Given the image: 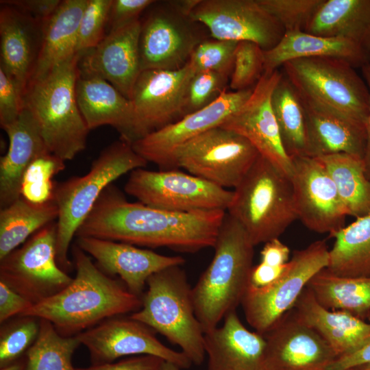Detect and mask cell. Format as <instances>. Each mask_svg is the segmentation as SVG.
Listing matches in <instances>:
<instances>
[{"label": "cell", "instance_id": "1", "mask_svg": "<svg viewBox=\"0 0 370 370\" xmlns=\"http://www.w3.org/2000/svg\"><path fill=\"white\" fill-rule=\"evenodd\" d=\"M225 213L223 210L175 212L130 202L110 184L75 236L194 253L214 247Z\"/></svg>", "mask_w": 370, "mask_h": 370}, {"label": "cell", "instance_id": "2", "mask_svg": "<svg viewBox=\"0 0 370 370\" xmlns=\"http://www.w3.org/2000/svg\"><path fill=\"white\" fill-rule=\"evenodd\" d=\"M72 255L76 275L71 282L33 304L21 317L44 319L61 335L72 336L105 320L133 313L141 308V297L104 273L76 244Z\"/></svg>", "mask_w": 370, "mask_h": 370}, {"label": "cell", "instance_id": "3", "mask_svg": "<svg viewBox=\"0 0 370 370\" xmlns=\"http://www.w3.org/2000/svg\"><path fill=\"white\" fill-rule=\"evenodd\" d=\"M254 247L243 226L226 212L213 258L192 288L195 313L204 334L218 327L241 304L249 286Z\"/></svg>", "mask_w": 370, "mask_h": 370}, {"label": "cell", "instance_id": "4", "mask_svg": "<svg viewBox=\"0 0 370 370\" xmlns=\"http://www.w3.org/2000/svg\"><path fill=\"white\" fill-rule=\"evenodd\" d=\"M82 53L74 54L30 82L24 96L25 108L32 114L47 149L64 161L73 160L86 148L90 131L75 92Z\"/></svg>", "mask_w": 370, "mask_h": 370}, {"label": "cell", "instance_id": "5", "mask_svg": "<svg viewBox=\"0 0 370 370\" xmlns=\"http://www.w3.org/2000/svg\"><path fill=\"white\" fill-rule=\"evenodd\" d=\"M148 162L132 144L120 139L103 149L84 175L56 183L53 200L58 209L56 260L66 271L72 267L69 250L73 237L103 190L123 175L145 168Z\"/></svg>", "mask_w": 370, "mask_h": 370}, {"label": "cell", "instance_id": "6", "mask_svg": "<svg viewBox=\"0 0 370 370\" xmlns=\"http://www.w3.org/2000/svg\"><path fill=\"white\" fill-rule=\"evenodd\" d=\"M141 308L130 318L177 345L190 362L201 365L205 356L204 332L194 309L190 288L181 265L151 275Z\"/></svg>", "mask_w": 370, "mask_h": 370}, {"label": "cell", "instance_id": "7", "mask_svg": "<svg viewBox=\"0 0 370 370\" xmlns=\"http://www.w3.org/2000/svg\"><path fill=\"white\" fill-rule=\"evenodd\" d=\"M233 191L227 213L254 246L279 238L297 219L290 177L260 155Z\"/></svg>", "mask_w": 370, "mask_h": 370}, {"label": "cell", "instance_id": "8", "mask_svg": "<svg viewBox=\"0 0 370 370\" xmlns=\"http://www.w3.org/2000/svg\"><path fill=\"white\" fill-rule=\"evenodd\" d=\"M282 66L284 75L304 101L366 127L369 89L350 64L332 58L313 57L290 60Z\"/></svg>", "mask_w": 370, "mask_h": 370}, {"label": "cell", "instance_id": "9", "mask_svg": "<svg viewBox=\"0 0 370 370\" xmlns=\"http://www.w3.org/2000/svg\"><path fill=\"white\" fill-rule=\"evenodd\" d=\"M259 155L243 136L216 127L177 147L171 165L172 169L183 168L219 187L234 189Z\"/></svg>", "mask_w": 370, "mask_h": 370}, {"label": "cell", "instance_id": "10", "mask_svg": "<svg viewBox=\"0 0 370 370\" xmlns=\"http://www.w3.org/2000/svg\"><path fill=\"white\" fill-rule=\"evenodd\" d=\"M130 173L125 193L138 202L164 210L226 212L234 197L233 190L177 169L154 171L139 168Z\"/></svg>", "mask_w": 370, "mask_h": 370}, {"label": "cell", "instance_id": "11", "mask_svg": "<svg viewBox=\"0 0 370 370\" xmlns=\"http://www.w3.org/2000/svg\"><path fill=\"white\" fill-rule=\"evenodd\" d=\"M329 250L325 241H316L294 251L286 271L273 283L248 286L241 304L249 325L264 334L292 310L311 278L328 267Z\"/></svg>", "mask_w": 370, "mask_h": 370}, {"label": "cell", "instance_id": "12", "mask_svg": "<svg viewBox=\"0 0 370 370\" xmlns=\"http://www.w3.org/2000/svg\"><path fill=\"white\" fill-rule=\"evenodd\" d=\"M56 234L53 221L0 260V281L33 304L58 293L73 280L57 262Z\"/></svg>", "mask_w": 370, "mask_h": 370}, {"label": "cell", "instance_id": "13", "mask_svg": "<svg viewBox=\"0 0 370 370\" xmlns=\"http://www.w3.org/2000/svg\"><path fill=\"white\" fill-rule=\"evenodd\" d=\"M140 21L139 55L141 71L176 70L184 66L202 41L196 24L180 1L152 7Z\"/></svg>", "mask_w": 370, "mask_h": 370}, {"label": "cell", "instance_id": "14", "mask_svg": "<svg viewBox=\"0 0 370 370\" xmlns=\"http://www.w3.org/2000/svg\"><path fill=\"white\" fill-rule=\"evenodd\" d=\"M195 73L189 61L176 70L140 72L131 99L134 109L131 144L184 116L188 87Z\"/></svg>", "mask_w": 370, "mask_h": 370}, {"label": "cell", "instance_id": "15", "mask_svg": "<svg viewBox=\"0 0 370 370\" xmlns=\"http://www.w3.org/2000/svg\"><path fill=\"white\" fill-rule=\"evenodd\" d=\"M189 16L205 25L214 39L250 41L264 51L274 47L285 33L258 0H197Z\"/></svg>", "mask_w": 370, "mask_h": 370}, {"label": "cell", "instance_id": "16", "mask_svg": "<svg viewBox=\"0 0 370 370\" xmlns=\"http://www.w3.org/2000/svg\"><path fill=\"white\" fill-rule=\"evenodd\" d=\"M290 180L297 219L308 230L331 237L345 227L348 216L336 187L316 158H291Z\"/></svg>", "mask_w": 370, "mask_h": 370}, {"label": "cell", "instance_id": "17", "mask_svg": "<svg viewBox=\"0 0 370 370\" xmlns=\"http://www.w3.org/2000/svg\"><path fill=\"white\" fill-rule=\"evenodd\" d=\"M154 331L128 318L115 317L102 321L77 335L88 349L92 365L112 362L127 356L151 355L188 369L192 362L182 352L162 343Z\"/></svg>", "mask_w": 370, "mask_h": 370}, {"label": "cell", "instance_id": "18", "mask_svg": "<svg viewBox=\"0 0 370 370\" xmlns=\"http://www.w3.org/2000/svg\"><path fill=\"white\" fill-rule=\"evenodd\" d=\"M252 90H225L204 108L134 141L132 146L138 155L158 165L160 170L172 169L171 159L177 147L212 128L220 127L247 100Z\"/></svg>", "mask_w": 370, "mask_h": 370}, {"label": "cell", "instance_id": "19", "mask_svg": "<svg viewBox=\"0 0 370 370\" xmlns=\"http://www.w3.org/2000/svg\"><path fill=\"white\" fill-rule=\"evenodd\" d=\"M282 75L264 72L247 100L220 127L245 138L258 153L290 177L292 159L286 153L272 110V92Z\"/></svg>", "mask_w": 370, "mask_h": 370}, {"label": "cell", "instance_id": "20", "mask_svg": "<svg viewBox=\"0 0 370 370\" xmlns=\"http://www.w3.org/2000/svg\"><path fill=\"white\" fill-rule=\"evenodd\" d=\"M265 370H326L337 358L328 343L292 310L262 334Z\"/></svg>", "mask_w": 370, "mask_h": 370}, {"label": "cell", "instance_id": "21", "mask_svg": "<svg viewBox=\"0 0 370 370\" xmlns=\"http://www.w3.org/2000/svg\"><path fill=\"white\" fill-rule=\"evenodd\" d=\"M140 32V19L108 32L95 47L82 53L79 71L103 78L131 100L141 72Z\"/></svg>", "mask_w": 370, "mask_h": 370}, {"label": "cell", "instance_id": "22", "mask_svg": "<svg viewBox=\"0 0 370 370\" xmlns=\"http://www.w3.org/2000/svg\"><path fill=\"white\" fill-rule=\"evenodd\" d=\"M75 244L97 261L100 269L118 275L125 287L139 297L151 275L185 262L179 256L162 255L131 244L94 237H77Z\"/></svg>", "mask_w": 370, "mask_h": 370}, {"label": "cell", "instance_id": "23", "mask_svg": "<svg viewBox=\"0 0 370 370\" xmlns=\"http://www.w3.org/2000/svg\"><path fill=\"white\" fill-rule=\"evenodd\" d=\"M44 24L13 6L1 4L0 66L24 92L40 53Z\"/></svg>", "mask_w": 370, "mask_h": 370}, {"label": "cell", "instance_id": "24", "mask_svg": "<svg viewBox=\"0 0 370 370\" xmlns=\"http://www.w3.org/2000/svg\"><path fill=\"white\" fill-rule=\"evenodd\" d=\"M207 370H265L266 341L247 330L236 310L228 313L223 324L204 334Z\"/></svg>", "mask_w": 370, "mask_h": 370}, {"label": "cell", "instance_id": "25", "mask_svg": "<svg viewBox=\"0 0 370 370\" xmlns=\"http://www.w3.org/2000/svg\"><path fill=\"white\" fill-rule=\"evenodd\" d=\"M292 311L298 320L314 330L328 343L337 358L370 342V322L347 312L323 307L308 286Z\"/></svg>", "mask_w": 370, "mask_h": 370}, {"label": "cell", "instance_id": "26", "mask_svg": "<svg viewBox=\"0 0 370 370\" xmlns=\"http://www.w3.org/2000/svg\"><path fill=\"white\" fill-rule=\"evenodd\" d=\"M301 101L306 120L305 156L317 158L345 153L364 160L365 125Z\"/></svg>", "mask_w": 370, "mask_h": 370}, {"label": "cell", "instance_id": "27", "mask_svg": "<svg viewBox=\"0 0 370 370\" xmlns=\"http://www.w3.org/2000/svg\"><path fill=\"white\" fill-rule=\"evenodd\" d=\"M75 92L80 112L90 130L110 125L119 132L120 139L130 143L134 109L130 99L103 78L79 70Z\"/></svg>", "mask_w": 370, "mask_h": 370}, {"label": "cell", "instance_id": "28", "mask_svg": "<svg viewBox=\"0 0 370 370\" xmlns=\"http://www.w3.org/2000/svg\"><path fill=\"white\" fill-rule=\"evenodd\" d=\"M3 130L9 139L6 154L0 158V208L21 197L23 175L39 156L49 152L37 124L25 108L18 119Z\"/></svg>", "mask_w": 370, "mask_h": 370}, {"label": "cell", "instance_id": "29", "mask_svg": "<svg viewBox=\"0 0 370 370\" xmlns=\"http://www.w3.org/2000/svg\"><path fill=\"white\" fill-rule=\"evenodd\" d=\"M264 72H273L288 61L313 57L343 60L354 68L370 64V53L349 40L304 31L286 32L272 49L264 51Z\"/></svg>", "mask_w": 370, "mask_h": 370}, {"label": "cell", "instance_id": "30", "mask_svg": "<svg viewBox=\"0 0 370 370\" xmlns=\"http://www.w3.org/2000/svg\"><path fill=\"white\" fill-rule=\"evenodd\" d=\"M304 32L345 38L370 53V0H324Z\"/></svg>", "mask_w": 370, "mask_h": 370}, {"label": "cell", "instance_id": "31", "mask_svg": "<svg viewBox=\"0 0 370 370\" xmlns=\"http://www.w3.org/2000/svg\"><path fill=\"white\" fill-rule=\"evenodd\" d=\"M86 3L87 0H63L44 24L40 53L29 84L77 53V32Z\"/></svg>", "mask_w": 370, "mask_h": 370}, {"label": "cell", "instance_id": "32", "mask_svg": "<svg viewBox=\"0 0 370 370\" xmlns=\"http://www.w3.org/2000/svg\"><path fill=\"white\" fill-rule=\"evenodd\" d=\"M307 286L328 309L347 312L362 319L370 314V276L343 277L325 268L314 275Z\"/></svg>", "mask_w": 370, "mask_h": 370}, {"label": "cell", "instance_id": "33", "mask_svg": "<svg viewBox=\"0 0 370 370\" xmlns=\"http://www.w3.org/2000/svg\"><path fill=\"white\" fill-rule=\"evenodd\" d=\"M58 217L54 200L32 203L22 197L0 210V260Z\"/></svg>", "mask_w": 370, "mask_h": 370}, {"label": "cell", "instance_id": "34", "mask_svg": "<svg viewBox=\"0 0 370 370\" xmlns=\"http://www.w3.org/2000/svg\"><path fill=\"white\" fill-rule=\"evenodd\" d=\"M316 158L333 180L348 216L357 219L370 214V180L364 160L345 153Z\"/></svg>", "mask_w": 370, "mask_h": 370}, {"label": "cell", "instance_id": "35", "mask_svg": "<svg viewBox=\"0 0 370 370\" xmlns=\"http://www.w3.org/2000/svg\"><path fill=\"white\" fill-rule=\"evenodd\" d=\"M335 238L329 250L330 272L343 277L370 276V214L334 234Z\"/></svg>", "mask_w": 370, "mask_h": 370}, {"label": "cell", "instance_id": "36", "mask_svg": "<svg viewBox=\"0 0 370 370\" xmlns=\"http://www.w3.org/2000/svg\"><path fill=\"white\" fill-rule=\"evenodd\" d=\"M284 148L291 158L305 156L306 120L299 94L282 73L271 99Z\"/></svg>", "mask_w": 370, "mask_h": 370}, {"label": "cell", "instance_id": "37", "mask_svg": "<svg viewBox=\"0 0 370 370\" xmlns=\"http://www.w3.org/2000/svg\"><path fill=\"white\" fill-rule=\"evenodd\" d=\"M39 320L38 336L25 354V370H76L72 356L81 345L77 335L64 336L51 322Z\"/></svg>", "mask_w": 370, "mask_h": 370}, {"label": "cell", "instance_id": "38", "mask_svg": "<svg viewBox=\"0 0 370 370\" xmlns=\"http://www.w3.org/2000/svg\"><path fill=\"white\" fill-rule=\"evenodd\" d=\"M65 166V161L51 152L37 157L23 175L21 197L38 204L53 200L56 182L53 178Z\"/></svg>", "mask_w": 370, "mask_h": 370}, {"label": "cell", "instance_id": "39", "mask_svg": "<svg viewBox=\"0 0 370 370\" xmlns=\"http://www.w3.org/2000/svg\"><path fill=\"white\" fill-rule=\"evenodd\" d=\"M19 317L1 330L0 367L23 357L38 336L39 319L29 316Z\"/></svg>", "mask_w": 370, "mask_h": 370}, {"label": "cell", "instance_id": "40", "mask_svg": "<svg viewBox=\"0 0 370 370\" xmlns=\"http://www.w3.org/2000/svg\"><path fill=\"white\" fill-rule=\"evenodd\" d=\"M264 72V50L253 42H238L234 53L230 88L234 91L249 88L257 84Z\"/></svg>", "mask_w": 370, "mask_h": 370}, {"label": "cell", "instance_id": "41", "mask_svg": "<svg viewBox=\"0 0 370 370\" xmlns=\"http://www.w3.org/2000/svg\"><path fill=\"white\" fill-rule=\"evenodd\" d=\"M285 32L305 31L324 0H258Z\"/></svg>", "mask_w": 370, "mask_h": 370}, {"label": "cell", "instance_id": "42", "mask_svg": "<svg viewBox=\"0 0 370 370\" xmlns=\"http://www.w3.org/2000/svg\"><path fill=\"white\" fill-rule=\"evenodd\" d=\"M238 42L217 39L202 40L194 49L189 62L196 73L214 71L231 76Z\"/></svg>", "mask_w": 370, "mask_h": 370}, {"label": "cell", "instance_id": "43", "mask_svg": "<svg viewBox=\"0 0 370 370\" xmlns=\"http://www.w3.org/2000/svg\"><path fill=\"white\" fill-rule=\"evenodd\" d=\"M112 0H87L79 25L76 52L84 53L95 47L105 37Z\"/></svg>", "mask_w": 370, "mask_h": 370}, {"label": "cell", "instance_id": "44", "mask_svg": "<svg viewBox=\"0 0 370 370\" xmlns=\"http://www.w3.org/2000/svg\"><path fill=\"white\" fill-rule=\"evenodd\" d=\"M228 77L214 71L197 72L188 87L184 116L208 106L226 90Z\"/></svg>", "mask_w": 370, "mask_h": 370}, {"label": "cell", "instance_id": "45", "mask_svg": "<svg viewBox=\"0 0 370 370\" xmlns=\"http://www.w3.org/2000/svg\"><path fill=\"white\" fill-rule=\"evenodd\" d=\"M25 108L24 92L14 78L0 66V125L3 130L20 116Z\"/></svg>", "mask_w": 370, "mask_h": 370}, {"label": "cell", "instance_id": "46", "mask_svg": "<svg viewBox=\"0 0 370 370\" xmlns=\"http://www.w3.org/2000/svg\"><path fill=\"white\" fill-rule=\"evenodd\" d=\"M156 1L112 0L107 25L109 32L140 19V15Z\"/></svg>", "mask_w": 370, "mask_h": 370}, {"label": "cell", "instance_id": "47", "mask_svg": "<svg viewBox=\"0 0 370 370\" xmlns=\"http://www.w3.org/2000/svg\"><path fill=\"white\" fill-rule=\"evenodd\" d=\"M29 299L21 295L3 282L0 281V323L10 318L21 316L32 306Z\"/></svg>", "mask_w": 370, "mask_h": 370}, {"label": "cell", "instance_id": "48", "mask_svg": "<svg viewBox=\"0 0 370 370\" xmlns=\"http://www.w3.org/2000/svg\"><path fill=\"white\" fill-rule=\"evenodd\" d=\"M163 361L155 356L140 355L119 362L76 368V370H159Z\"/></svg>", "mask_w": 370, "mask_h": 370}, {"label": "cell", "instance_id": "49", "mask_svg": "<svg viewBox=\"0 0 370 370\" xmlns=\"http://www.w3.org/2000/svg\"><path fill=\"white\" fill-rule=\"evenodd\" d=\"M60 0H1V4L13 6L45 23L56 12Z\"/></svg>", "mask_w": 370, "mask_h": 370}, {"label": "cell", "instance_id": "50", "mask_svg": "<svg viewBox=\"0 0 370 370\" xmlns=\"http://www.w3.org/2000/svg\"><path fill=\"white\" fill-rule=\"evenodd\" d=\"M288 262L278 267L270 266L262 262L253 266L249 274L248 286L262 288L271 284L286 271Z\"/></svg>", "mask_w": 370, "mask_h": 370}, {"label": "cell", "instance_id": "51", "mask_svg": "<svg viewBox=\"0 0 370 370\" xmlns=\"http://www.w3.org/2000/svg\"><path fill=\"white\" fill-rule=\"evenodd\" d=\"M370 365V342L358 350L336 358L326 370H350Z\"/></svg>", "mask_w": 370, "mask_h": 370}, {"label": "cell", "instance_id": "52", "mask_svg": "<svg viewBox=\"0 0 370 370\" xmlns=\"http://www.w3.org/2000/svg\"><path fill=\"white\" fill-rule=\"evenodd\" d=\"M290 249L279 238H274L264 243L260 251V262L278 267L289 261Z\"/></svg>", "mask_w": 370, "mask_h": 370}, {"label": "cell", "instance_id": "53", "mask_svg": "<svg viewBox=\"0 0 370 370\" xmlns=\"http://www.w3.org/2000/svg\"><path fill=\"white\" fill-rule=\"evenodd\" d=\"M361 69L369 89V109L366 122L367 145L364 163L367 177L370 180V64L365 65Z\"/></svg>", "mask_w": 370, "mask_h": 370}, {"label": "cell", "instance_id": "54", "mask_svg": "<svg viewBox=\"0 0 370 370\" xmlns=\"http://www.w3.org/2000/svg\"><path fill=\"white\" fill-rule=\"evenodd\" d=\"M26 356L21 357L16 360L0 367V370H25Z\"/></svg>", "mask_w": 370, "mask_h": 370}, {"label": "cell", "instance_id": "55", "mask_svg": "<svg viewBox=\"0 0 370 370\" xmlns=\"http://www.w3.org/2000/svg\"><path fill=\"white\" fill-rule=\"evenodd\" d=\"M181 369L176 365L164 360L159 370H180Z\"/></svg>", "mask_w": 370, "mask_h": 370}, {"label": "cell", "instance_id": "56", "mask_svg": "<svg viewBox=\"0 0 370 370\" xmlns=\"http://www.w3.org/2000/svg\"><path fill=\"white\" fill-rule=\"evenodd\" d=\"M357 370H370V365L356 368Z\"/></svg>", "mask_w": 370, "mask_h": 370}, {"label": "cell", "instance_id": "57", "mask_svg": "<svg viewBox=\"0 0 370 370\" xmlns=\"http://www.w3.org/2000/svg\"><path fill=\"white\" fill-rule=\"evenodd\" d=\"M367 319H369V322H370V314H369Z\"/></svg>", "mask_w": 370, "mask_h": 370}, {"label": "cell", "instance_id": "58", "mask_svg": "<svg viewBox=\"0 0 370 370\" xmlns=\"http://www.w3.org/2000/svg\"><path fill=\"white\" fill-rule=\"evenodd\" d=\"M350 370H357L356 369H350Z\"/></svg>", "mask_w": 370, "mask_h": 370}]
</instances>
